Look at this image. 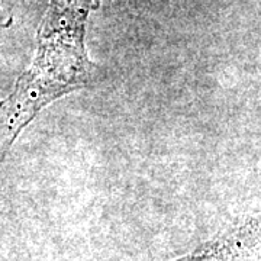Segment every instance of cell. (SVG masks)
<instances>
[{
	"mask_svg": "<svg viewBox=\"0 0 261 261\" xmlns=\"http://www.w3.org/2000/svg\"><path fill=\"white\" fill-rule=\"evenodd\" d=\"M99 0H51L35 58L0 102V164L19 134L48 105L87 86L92 73L84 37Z\"/></svg>",
	"mask_w": 261,
	"mask_h": 261,
	"instance_id": "cell-1",
	"label": "cell"
},
{
	"mask_svg": "<svg viewBox=\"0 0 261 261\" xmlns=\"http://www.w3.org/2000/svg\"><path fill=\"white\" fill-rule=\"evenodd\" d=\"M261 241V216L209 241L176 261H245Z\"/></svg>",
	"mask_w": 261,
	"mask_h": 261,
	"instance_id": "cell-2",
	"label": "cell"
}]
</instances>
